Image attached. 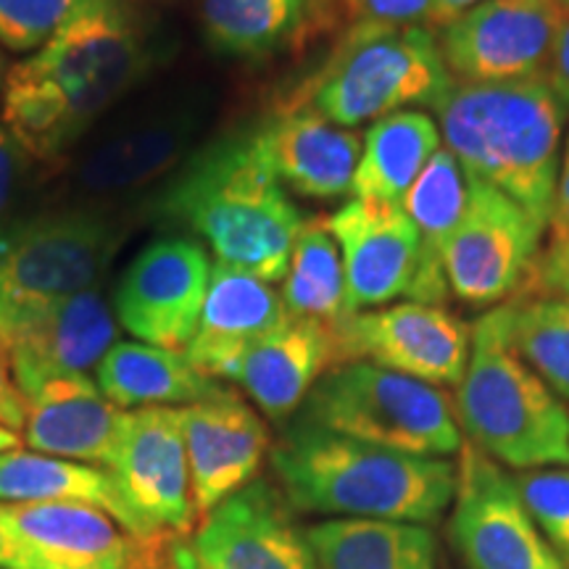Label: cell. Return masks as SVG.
<instances>
[{"label": "cell", "instance_id": "24", "mask_svg": "<svg viewBox=\"0 0 569 569\" xmlns=\"http://www.w3.org/2000/svg\"><path fill=\"white\" fill-rule=\"evenodd\" d=\"M340 17L338 0H201L206 42L227 59L253 63L298 51Z\"/></svg>", "mask_w": 569, "mask_h": 569}, {"label": "cell", "instance_id": "6", "mask_svg": "<svg viewBox=\"0 0 569 569\" xmlns=\"http://www.w3.org/2000/svg\"><path fill=\"white\" fill-rule=\"evenodd\" d=\"M453 409L465 440L501 467H569L567 403L511 348L503 306L472 325Z\"/></svg>", "mask_w": 569, "mask_h": 569}, {"label": "cell", "instance_id": "7", "mask_svg": "<svg viewBox=\"0 0 569 569\" xmlns=\"http://www.w3.org/2000/svg\"><path fill=\"white\" fill-rule=\"evenodd\" d=\"M298 417L338 436L415 457L448 459L465 443L457 409L443 390L372 361H343L327 369Z\"/></svg>", "mask_w": 569, "mask_h": 569}, {"label": "cell", "instance_id": "39", "mask_svg": "<svg viewBox=\"0 0 569 569\" xmlns=\"http://www.w3.org/2000/svg\"><path fill=\"white\" fill-rule=\"evenodd\" d=\"M551 243L569 238V138L565 148V159L559 163L557 193H553V211H551Z\"/></svg>", "mask_w": 569, "mask_h": 569}, {"label": "cell", "instance_id": "42", "mask_svg": "<svg viewBox=\"0 0 569 569\" xmlns=\"http://www.w3.org/2000/svg\"><path fill=\"white\" fill-rule=\"evenodd\" d=\"M488 3V0H432L430 17H427V27L430 30H440V27L451 24L453 19H459L461 13L478 9V6Z\"/></svg>", "mask_w": 569, "mask_h": 569}, {"label": "cell", "instance_id": "14", "mask_svg": "<svg viewBox=\"0 0 569 569\" xmlns=\"http://www.w3.org/2000/svg\"><path fill=\"white\" fill-rule=\"evenodd\" d=\"M338 365L372 361L427 386H459L465 377L472 327L443 306L403 301L359 311L332 325Z\"/></svg>", "mask_w": 569, "mask_h": 569}, {"label": "cell", "instance_id": "16", "mask_svg": "<svg viewBox=\"0 0 569 569\" xmlns=\"http://www.w3.org/2000/svg\"><path fill=\"white\" fill-rule=\"evenodd\" d=\"M13 380L30 398L42 386L88 377L117 340V319L101 288H88L0 327Z\"/></svg>", "mask_w": 569, "mask_h": 569}, {"label": "cell", "instance_id": "32", "mask_svg": "<svg viewBox=\"0 0 569 569\" xmlns=\"http://www.w3.org/2000/svg\"><path fill=\"white\" fill-rule=\"evenodd\" d=\"M503 311L519 359L569 403V296H519L503 303Z\"/></svg>", "mask_w": 569, "mask_h": 569}, {"label": "cell", "instance_id": "31", "mask_svg": "<svg viewBox=\"0 0 569 569\" xmlns=\"http://www.w3.org/2000/svg\"><path fill=\"white\" fill-rule=\"evenodd\" d=\"M282 301L290 317L325 325H338L348 317L343 256L322 219L306 222L298 232L282 282Z\"/></svg>", "mask_w": 569, "mask_h": 569}, {"label": "cell", "instance_id": "43", "mask_svg": "<svg viewBox=\"0 0 569 569\" xmlns=\"http://www.w3.org/2000/svg\"><path fill=\"white\" fill-rule=\"evenodd\" d=\"M19 446V436L17 432L6 430V427H0V451H11V448Z\"/></svg>", "mask_w": 569, "mask_h": 569}, {"label": "cell", "instance_id": "23", "mask_svg": "<svg viewBox=\"0 0 569 569\" xmlns=\"http://www.w3.org/2000/svg\"><path fill=\"white\" fill-rule=\"evenodd\" d=\"M336 365L332 325L290 317L248 348L232 382H238L269 419L282 422L303 407L319 377Z\"/></svg>", "mask_w": 569, "mask_h": 569}, {"label": "cell", "instance_id": "12", "mask_svg": "<svg viewBox=\"0 0 569 569\" xmlns=\"http://www.w3.org/2000/svg\"><path fill=\"white\" fill-rule=\"evenodd\" d=\"M567 21L565 0H488L436 34L453 80H546Z\"/></svg>", "mask_w": 569, "mask_h": 569}, {"label": "cell", "instance_id": "36", "mask_svg": "<svg viewBox=\"0 0 569 569\" xmlns=\"http://www.w3.org/2000/svg\"><path fill=\"white\" fill-rule=\"evenodd\" d=\"M348 24L375 21V24H425L432 0H338Z\"/></svg>", "mask_w": 569, "mask_h": 569}, {"label": "cell", "instance_id": "3", "mask_svg": "<svg viewBox=\"0 0 569 569\" xmlns=\"http://www.w3.org/2000/svg\"><path fill=\"white\" fill-rule=\"evenodd\" d=\"M159 213L193 230L217 261L267 282L284 280L306 224L251 130L224 134L184 159L163 188Z\"/></svg>", "mask_w": 569, "mask_h": 569}, {"label": "cell", "instance_id": "13", "mask_svg": "<svg viewBox=\"0 0 569 569\" xmlns=\"http://www.w3.org/2000/svg\"><path fill=\"white\" fill-rule=\"evenodd\" d=\"M106 469L140 522L148 546H167L196 530L198 511L180 409L127 411L117 453Z\"/></svg>", "mask_w": 569, "mask_h": 569}, {"label": "cell", "instance_id": "46", "mask_svg": "<svg viewBox=\"0 0 569 569\" xmlns=\"http://www.w3.org/2000/svg\"><path fill=\"white\" fill-rule=\"evenodd\" d=\"M565 3H569V0H565Z\"/></svg>", "mask_w": 569, "mask_h": 569}, {"label": "cell", "instance_id": "22", "mask_svg": "<svg viewBox=\"0 0 569 569\" xmlns=\"http://www.w3.org/2000/svg\"><path fill=\"white\" fill-rule=\"evenodd\" d=\"M290 319L282 293L246 269L213 261L201 322L184 356L203 375L232 380L243 353Z\"/></svg>", "mask_w": 569, "mask_h": 569}, {"label": "cell", "instance_id": "9", "mask_svg": "<svg viewBox=\"0 0 569 569\" xmlns=\"http://www.w3.org/2000/svg\"><path fill=\"white\" fill-rule=\"evenodd\" d=\"M448 536L467 569H569L498 461L465 440Z\"/></svg>", "mask_w": 569, "mask_h": 569}, {"label": "cell", "instance_id": "25", "mask_svg": "<svg viewBox=\"0 0 569 569\" xmlns=\"http://www.w3.org/2000/svg\"><path fill=\"white\" fill-rule=\"evenodd\" d=\"M124 417L90 377H67L27 398L24 438L34 453L109 467Z\"/></svg>", "mask_w": 569, "mask_h": 569}, {"label": "cell", "instance_id": "1", "mask_svg": "<svg viewBox=\"0 0 569 569\" xmlns=\"http://www.w3.org/2000/svg\"><path fill=\"white\" fill-rule=\"evenodd\" d=\"M153 53L124 0H106L9 67L0 117L34 161L77 148L151 69Z\"/></svg>", "mask_w": 569, "mask_h": 569}, {"label": "cell", "instance_id": "44", "mask_svg": "<svg viewBox=\"0 0 569 569\" xmlns=\"http://www.w3.org/2000/svg\"><path fill=\"white\" fill-rule=\"evenodd\" d=\"M6 74H9V63H6V56H3V53H0V90H3Z\"/></svg>", "mask_w": 569, "mask_h": 569}, {"label": "cell", "instance_id": "38", "mask_svg": "<svg viewBox=\"0 0 569 569\" xmlns=\"http://www.w3.org/2000/svg\"><path fill=\"white\" fill-rule=\"evenodd\" d=\"M27 425V398L21 396V390L13 380L9 353H6L3 340H0V427L6 430L19 432Z\"/></svg>", "mask_w": 569, "mask_h": 569}, {"label": "cell", "instance_id": "45", "mask_svg": "<svg viewBox=\"0 0 569 569\" xmlns=\"http://www.w3.org/2000/svg\"><path fill=\"white\" fill-rule=\"evenodd\" d=\"M151 569H169L167 565H163V551H161V557H159V559H156V565H153Z\"/></svg>", "mask_w": 569, "mask_h": 569}, {"label": "cell", "instance_id": "5", "mask_svg": "<svg viewBox=\"0 0 569 569\" xmlns=\"http://www.w3.org/2000/svg\"><path fill=\"white\" fill-rule=\"evenodd\" d=\"M453 82L436 30L359 21L338 34L332 51L280 106L309 109L351 130L411 106L436 109Z\"/></svg>", "mask_w": 569, "mask_h": 569}, {"label": "cell", "instance_id": "10", "mask_svg": "<svg viewBox=\"0 0 569 569\" xmlns=\"http://www.w3.org/2000/svg\"><path fill=\"white\" fill-rule=\"evenodd\" d=\"M169 569H317L306 530L272 482H248L211 509L196 530L163 549Z\"/></svg>", "mask_w": 569, "mask_h": 569}, {"label": "cell", "instance_id": "37", "mask_svg": "<svg viewBox=\"0 0 569 569\" xmlns=\"http://www.w3.org/2000/svg\"><path fill=\"white\" fill-rule=\"evenodd\" d=\"M528 290L569 296V238L549 243V251L540 253Z\"/></svg>", "mask_w": 569, "mask_h": 569}, {"label": "cell", "instance_id": "18", "mask_svg": "<svg viewBox=\"0 0 569 569\" xmlns=\"http://www.w3.org/2000/svg\"><path fill=\"white\" fill-rule=\"evenodd\" d=\"M322 222L343 256L348 317L409 298L419 272V234L401 206L351 198Z\"/></svg>", "mask_w": 569, "mask_h": 569}, {"label": "cell", "instance_id": "26", "mask_svg": "<svg viewBox=\"0 0 569 569\" xmlns=\"http://www.w3.org/2000/svg\"><path fill=\"white\" fill-rule=\"evenodd\" d=\"M96 386L113 407H190L224 393V386L188 361L180 351L134 343H113L96 367Z\"/></svg>", "mask_w": 569, "mask_h": 569}, {"label": "cell", "instance_id": "19", "mask_svg": "<svg viewBox=\"0 0 569 569\" xmlns=\"http://www.w3.org/2000/svg\"><path fill=\"white\" fill-rule=\"evenodd\" d=\"M0 528L51 569H151L167 549L90 503H0Z\"/></svg>", "mask_w": 569, "mask_h": 569}, {"label": "cell", "instance_id": "17", "mask_svg": "<svg viewBox=\"0 0 569 569\" xmlns=\"http://www.w3.org/2000/svg\"><path fill=\"white\" fill-rule=\"evenodd\" d=\"M196 134L188 103H148L96 134L71 163V184L88 196H119L161 180L184 159Z\"/></svg>", "mask_w": 569, "mask_h": 569}, {"label": "cell", "instance_id": "33", "mask_svg": "<svg viewBox=\"0 0 569 569\" xmlns=\"http://www.w3.org/2000/svg\"><path fill=\"white\" fill-rule=\"evenodd\" d=\"M101 3L106 0H0V46L13 53L40 51Z\"/></svg>", "mask_w": 569, "mask_h": 569}, {"label": "cell", "instance_id": "27", "mask_svg": "<svg viewBox=\"0 0 569 569\" xmlns=\"http://www.w3.org/2000/svg\"><path fill=\"white\" fill-rule=\"evenodd\" d=\"M469 201V174L457 156L443 146L427 161L409 193L401 198V209L419 234V272L409 301L443 306L448 280L443 251L465 217Z\"/></svg>", "mask_w": 569, "mask_h": 569}, {"label": "cell", "instance_id": "11", "mask_svg": "<svg viewBox=\"0 0 569 569\" xmlns=\"http://www.w3.org/2000/svg\"><path fill=\"white\" fill-rule=\"evenodd\" d=\"M543 230L493 184L469 177L465 217L443 251L448 290L461 303L486 309L530 288Z\"/></svg>", "mask_w": 569, "mask_h": 569}, {"label": "cell", "instance_id": "41", "mask_svg": "<svg viewBox=\"0 0 569 569\" xmlns=\"http://www.w3.org/2000/svg\"><path fill=\"white\" fill-rule=\"evenodd\" d=\"M0 569H51L0 528Z\"/></svg>", "mask_w": 569, "mask_h": 569}, {"label": "cell", "instance_id": "4", "mask_svg": "<svg viewBox=\"0 0 569 569\" xmlns=\"http://www.w3.org/2000/svg\"><path fill=\"white\" fill-rule=\"evenodd\" d=\"M432 111L467 174L493 184L549 230L567 117L549 82H453Z\"/></svg>", "mask_w": 569, "mask_h": 569}, {"label": "cell", "instance_id": "29", "mask_svg": "<svg viewBox=\"0 0 569 569\" xmlns=\"http://www.w3.org/2000/svg\"><path fill=\"white\" fill-rule=\"evenodd\" d=\"M317 569H438L432 528L390 519L332 517L306 528Z\"/></svg>", "mask_w": 569, "mask_h": 569}, {"label": "cell", "instance_id": "40", "mask_svg": "<svg viewBox=\"0 0 569 569\" xmlns=\"http://www.w3.org/2000/svg\"><path fill=\"white\" fill-rule=\"evenodd\" d=\"M546 82H549L553 96L559 98L561 109L569 113V21L559 34L557 51H553L549 71H546Z\"/></svg>", "mask_w": 569, "mask_h": 569}, {"label": "cell", "instance_id": "15", "mask_svg": "<svg viewBox=\"0 0 569 569\" xmlns=\"http://www.w3.org/2000/svg\"><path fill=\"white\" fill-rule=\"evenodd\" d=\"M213 261L190 238H161L134 256L113 290V315L140 343L180 351L193 340Z\"/></svg>", "mask_w": 569, "mask_h": 569}, {"label": "cell", "instance_id": "8", "mask_svg": "<svg viewBox=\"0 0 569 569\" xmlns=\"http://www.w3.org/2000/svg\"><path fill=\"white\" fill-rule=\"evenodd\" d=\"M124 227L96 209L42 213L0 238V327L96 288L122 246Z\"/></svg>", "mask_w": 569, "mask_h": 569}, {"label": "cell", "instance_id": "35", "mask_svg": "<svg viewBox=\"0 0 569 569\" xmlns=\"http://www.w3.org/2000/svg\"><path fill=\"white\" fill-rule=\"evenodd\" d=\"M30 159L32 156L21 148V142L0 124V238L13 227L11 217L17 209Z\"/></svg>", "mask_w": 569, "mask_h": 569}, {"label": "cell", "instance_id": "20", "mask_svg": "<svg viewBox=\"0 0 569 569\" xmlns=\"http://www.w3.org/2000/svg\"><path fill=\"white\" fill-rule=\"evenodd\" d=\"M198 522L256 480L269 453V430L232 390L180 407Z\"/></svg>", "mask_w": 569, "mask_h": 569}, {"label": "cell", "instance_id": "28", "mask_svg": "<svg viewBox=\"0 0 569 569\" xmlns=\"http://www.w3.org/2000/svg\"><path fill=\"white\" fill-rule=\"evenodd\" d=\"M0 503H90L109 511L132 538L146 543L140 522L127 507L109 469L82 461L19 448L0 451Z\"/></svg>", "mask_w": 569, "mask_h": 569}, {"label": "cell", "instance_id": "34", "mask_svg": "<svg viewBox=\"0 0 569 569\" xmlns=\"http://www.w3.org/2000/svg\"><path fill=\"white\" fill-rule=\"evenodd\" d=\"M515 482L540 532L569 567V467L525 469Z\"/></svg>", "mask_w": 569, "mask_h": 569}, {"label": "cell", "instance_id": "30", "mask_svg": "<svg viewBox=\"0 0 569 569\" xmlns=\"http://www.w3.org/2000/svg\"><path fill=\"white\" fill-rule=\"evenodd\" d=\"M440 140L436 119L419 109L377 119L361 142V159L351 184L353 198L401 203L427 161L440 151Z\"/></svg>", "mask_w": 569, "mask_h": 569}, {"label": "cell", "instance_id": "2", "mask_svg": "<svg viewBox=\"0 0 569 569\" xmlns=\"http://www.w3.org/2000/svg\"><path fill=\"white\" fill-rule=\"evenodd\" d=\"M282 496L298 511L436 525L457 493L451 459L415 457L338 436L298 417L272 448Z\"/></svg>", "mask_w": 569, "mask_h": 569}, {"label": "cell", "instance_id": "21", "mask_svg": "<svg viewBox=\"0 0 569 569\" xmlns=\"http://www.w3.org/2000/svg\"><path fill=\"white\" fill-rule=\"evenodd\" d=\"M256 146L284 188L298 196L332 201L351 193L361 142L353 130L327 122L309 109H277L251 127Z\"/></svg>", "mask_w": 569, "mask_h": 569}]
</instances>
